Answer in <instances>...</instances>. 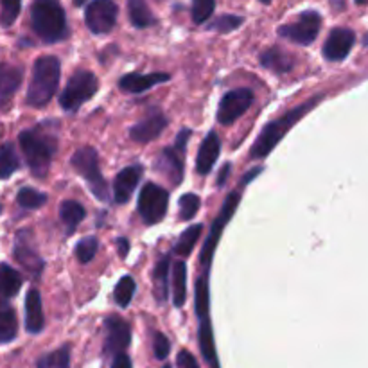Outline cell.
Instances as JSON below:
<instances>
[{
	"label": "cell",
	"instance_id": "1",
	"mask_svg": "<svg viewBox=\"0 0 368 368\" xmlns=\"http://www.w3.org/2000/svg\"><path fill=\"white\" fill-rule=\"evenodd\" d=\"M320 101H322V96H314L313 99L302 103V105L297 106V108L289 110L288 113H284V115L277 119V121L268 122V124L264 126V130L260 131L259 137H257L256 144L251 146L250 159L257 160L268 156L270 153L275 149L277 144L284 138V135H288L289 130H291L302 117H306L307 113H309L314 106L318 105Z\"/></svg>",
	"mask_w": 368,
	"mask_h": 368
},
{
	"label": "cell",
	"instance_id": "2",
	"mask_svg": "<svg viewBox=\"0 0 368 368\" xmlns=\"http://www.w3.org/2000/svg\"><path fill=\"white\" fill-rule=\"evenodd\" d=\"M31 24L45 43L61 42L68 36V25L59 0H34L31 8Z\"/></svg>",
	"mask_w": 368,
	"mask_h": 368
},
{
	"label": "cell",
	"instance_id": "3",
	"mask_svg": "<svg viewBox=\"0 0 368 368\" xmlns=\"http://www.w3.org/2000/svg\"><path fill=\"white\" fill-rule=\"evenodd\" d=\"M61 67L59 59L54 56H43L34 61L33 78H31L29 90H27V105L34 108H42L49 105L54 97L59 84Z\"/></svg>",
	"mask_w": 368,
	"mask_h": 368
},
{
	"label": "cell",
	"instance_id": "4",
	"mask_svg": "<svg viewBox=\"0 0 368 368\" xmlns=\"http://www.w3.org/2000/svg\"><path fill=\"white\" fill-rule=\"evenodd\" d=\"M18 140H20V147L24 151L31 172L36 178H43L49 171L52 156L56 153V138L45 133L43 128H34V130L22 131Z\"/></svg>",
	"mask_w": 368,
	"mask_h": 368
},
{
	"label": "cell",
	"instance_id": "5",
	"mask_svg": "<svg viewBox=\"0 0 368 368\" xmlns=\"http://www.w3.org/2000/svg\"><path fill=\"white\" fill-rule=\"evenodd\" d=\"M71 165L87 180L94 196L101 201L110 200V189L99 168V155L94 147H81L72 155Z\"/></svg>",
	"mask_w": 368,
	"mask_h": 368
},
{
	"label": "cell",
	"instance_id": "6",
	"mask_svg": "<svg viewBox=\"0 0 368 368\" xmlns=\"http://www.w3.org/2000/svg\"><path fill=\"white\" fill-rule=\"evenodd\" d=\"M97 88H99V81H97L96 75L92 72L80 68L72 74L67 87L59 96V105L65 112H78L83 103L92 99Z\"/></svg>",
	"mask_w": 368,
	"mask_h": 368
},
{
	"label": "cell",
	"instance_id": "7",
	"mask_svg": "<svg viewBox=\"0 0 368 368\" xmlns=\"http://www.w3.org/2000/svg\"><path fill=\"white\" fill-rule=\"evenodd\" d=\"M168 205H169V193L165 189H162L160 185L146 184L140 191V196H138V214L140 218L144 219V223L147 225H156V223L162 221L168 214Z\"/></svg>",
	"mask_w": 368,
	"mask_h": 368
},
{
	"label": "cell",
	"instance_id": "8",
	"mask_svg": "<svg viewBox=\"0 0 368 368\" xmlns=\"http://www.w3.org/2000/svg\"><path fill=\"white\" fill-rule=\"evenodd\" d=\"M322 18L316 11H304L293 24H286L279 27V36L298 45H309L316 40L320 33Z\"/></svg>",
	"mask_w": 368,
	"mask_h": 368
},
{
	"label": "cell",
	"instance_id": "9",
	"mask_svg": "<svg viewBox=\"0 0 368 368\" xmlns=\"http://www.w3.org/2000/svg\"><path fill=\"white\" fill-rule=\"evenodd\" d=\"M237 205H239V193H232L230 196L226 198L225 203H223V209H221V212H219L218 218H216V221L212 223V230H210L205 244H203V248H201L200 263H201V266H203V270H209L210 263H212L214 251H216V246H218V243H219V237H221V234H223V228L226 226V223L230 221V218L234 216Z\"/></svg>",
	"mask_w": 368,
	"mask_h": 368
},
{
	"label": "cell",
	"instance_id": "10",
	"mask_svg": "<svg viewBox=\"0 0 368 368\" xmlns=\"http://www.w3.org/2000/svg\"><path fill=\"white\" fill-rule=\"evenodd\" d=\"M119 8L113 0H92L84 11L87 27L94 34H106L115 27Z\"/></svg>",
	"mask_w": 368,
	"mask_h": 368
},
{
	"label": "cell",
	"instance_id": "11",
	"mask_svg": "<svg viewBox=\"0 0 368 368\" xmlns=\"http://www.w3.org/2000/svg\"><path fill=\"white\" fill-rule=\"evenodd\" d=\"M253 103V94L248 88H237L223 96L218 108V121L223 126H230L237 121Z\"/></svg>",
	"mask_w": 368,
	"mask_h": 368
},
{
	"label": "cell",
	"instance_id": "12",
	"mask_svg": "<svg viewBox=\"0 0 368 368\" xmlns=\"http://www.w3.org/2000/svg\"><path fill=\"white\" fill-rule=\"evenodd\" d=\"M354 42H356V34L351 29L338 27V29L331 31L327 42L323 43V56L329 61H341L348 56V52L354 47Z\"/></svg>",
	"mask_w": 368,
	"mask_h": 368
},
{
	"label": "cell",
	"instance_id": "13",
	"mask_svg": "<svg viewBox=\"0 0 368 368\" xmlns=\"http://www.w3.org/2000/svg\"><path fill=\"white\" fill-rule=\"evenodd\" d=\"M106 327V352L119 354L128 348L131 341L130 325L121 316H108L105 322Z\"/></svg>",
	"mask_w": 368,
	"mask_h": 368
},
{
	"label": "cell",
	"instance_id": "14",
	"mask_svg": "<svg viewBox=\"0 0 368 368\" xmlns=\"http://www.w3.org/2000/svg\"><path fill=\"white\" fill-rule=\"evenodd\" d=\"M142 165H130V168H124L117 176H115V182H113V200L117 203H128L131 198V194L135 193L138 182H140V176H142Z\"/></svg>",
	"mask_w": 368,
	"mask_h": 368
},
{
	"label": "cell",
	"instance_id": "15",
	"mask_svg": "<svg viewBox=\"0 0 368 368\" xmlns=\"http://www.w3.org/2000/svg\"><path fill=\"white\" fill-rule=\"evenodd\" d=\"M165 126H168V119L163 117L160 112H155L151 113L149 117L144 119V121L137 122L130 130V137L135 142L147 144L159 138L160 133L165 130Z\"/></svg>",
	"mask_w": 368,
	"mask_h": 368
},
{
	"label": "cell",
	"instance_id": "16",
	"mask_svg": "<svg viewBox=\"0 0 368 368\" xmlns=\"http://www.w3.org/2000/svg\"><path fill=\"white\" fill-rule=\"evenodd\" d=\"M165 81H169V74H163V72H155V74H126L119 81V87H121L122 92L140 94L153 88L155 84L165 83Z\"/></svg>",
	"mask_w": 368,
	"mask_h": 368
},
{
	"label": "cell",
	"instance_id": "17",
	"mask_svg": "<svg viewBox=\"0 0 368 368\" xmlns=\"http://www.w3.org/2000/svg\"><path fill=\"white\" fill-rule=\"evenodd\" d=\"M45 325V316H43L42 295L36 289H31L25 297V329L31 334H38L43 331Z\"/></svg>",
	"mask_w": 368,
	"mask_h": 368
},
{
	"label": "cell",
	"instance_id": "18",
	"mask_svg": "<svg viewBox=\"0 0 368 368\" xmlns=\"http://www.w3.org/2000/svg\"><path fill=\"white\" fill-rule=\"evenodd\" d=\"M219 149H221V144H219V137L216 131H210L205 137V140L201 142L200 151H198V160H196V171L198 175L205 176L212 171L214 163L219 156Z\"/></svg>",
	"mask_w": 368,
	"mask_h": 368
},
{
	"label": "cell",
	"instance_id": "19",
	"mask_svg": "<svg viewBox=\"0 0 368 368\" xmlns=\"http://www.w3.org/2000/svg\"><path fill=\"white\" fill-rule=\"evenodd\" d=\"M156 169L162 172L172 185H180L184 178V162L175 149H163L156 160Z\"/></svg>",
	"mask_w": 368,
	"mask_h": 368
},
{
	"label": "cell",
	"instance_id": "20",
	"mask_svg": "<svg viewBox=\"0 0 368 368\" xmlns=\"http://www.w3.org/2000/svg\"><path fill=\"white\" fill-rule=\"evenodd\" d=\"M22 83V71L8 63H0V106L11 101Z\"/></svg>",
	"mask_w": 368,
	"mask_h": 368
},
{
	"label": "cell",
	"instance_id": "21",
	"mask_svg": "<svg viewBox=\"0 0 368 368\" xmlns=\"http://www.w3.org/2000/svg\"><path fill=\"white\" fill-rule=\"evenodd\" d=\"M260 63L264 68L277 72V74H284L293 68V56L289 54L288 50L281 49V47H272V49L264 50L260 54Z\"/></svg>",
	"mask_w": 368,
	"mask_h": 368
},
{
	"label": "cell",
	"instance_id": "22",
	"mask_svg": "<svg viewBox=\"0 0 368 368\" xmlns=\"http://www.w3.org/2000/svg\"><path fill=\"white\" fill-rule=\"evenodd\" d=\"M15 257H17L18 263L24 266L27 272H33L34 275L42 273L43 263L40 259L36 251L31 248V243L27 239H24V232H20L17 237V244H15Z\"/></svg>",
	"mask_w": 368,
	"mask_h": 368
},
{
	"label": "cell",
	"instance_id": "23",
	"mask_svg": "<svg viewBox=\"0 0 368 368\" xmlns=\"http://www.w3.org/2000/svg\"><path fill=\"white\" fill-rule=\"evenodd\" d=\"M187 297V266L184 260H176L172 266V302L176 307H182Z\"/></svg>",
	"mask_w": 368,
	"mask_h": 368
},
{
	"label": "cell",
	"instance_id": "24",
	"mask_svg": "<svg viewBox=\"0 0 368 368\" xmlns=\"http://www.w3.org/2000/svg\"><path fill=\"white\" fill-rule=\"evenodd\" d=\"M22 275L9 264H0V297L11 298L20 291Z\"/></svg>",
	"mask_w": 368,
	"mask_h": 368
},
{
	"label": "cell",
	"instance_id": "25",
	"mask_svg": "<svg viewBox=\"0 0 368 368\" xmlns=\"http://www.w3.org/2000/svg\"><path fill=\"white\" fill-rule=\"evenodd\" d=\"M84 216H87L84 207L74 200H65L61 203V207H59V218H61V221L67 226L68 234H72L75 230V226L83 221Z\"/></svg>",
	"mask_w": 368,
	"mask_h": 368
},
{
	"label": "cell",
	"instance_id": "26",
	"mask_svg": "<svg viewBox=\"0 0 368 368\" xmlns=\"http://www.w3.org/2000/svg\"><path fill=\"white\" fill-rule=\"evenodd\" d=\"M128 13H130L131 24L137 29H146L155 22V17H153L146 0H128Z\"/></svg>",
	"mask_w": 368,
	"mask_h": 368
},
{
	"label": "cell",
	"instance_id": "27",
	"mask_svg": "<svg viewBox=\"0 0 368 368\" xmlns=\"http://www.w3.org/2000/svg\"><path fill=\"white\" fill-rule=\"evenodd\" d=\"M168 277H169V257L163 256L159 263L155 264L153 270V284H155V298L159 302L165 300L168 297Z\"/></svg>",
	"mask_w": 368,
	"mask_h": 368
},
{
	"label": "cell",
	"instance_id": "28",
	"mask_svg": "<svg viewBox=\"0 0 368 368\" xmlns=\"http://www.w3.org/2000/svg\"><path fill=\"white\" fill-rule=\"evenodd\" d=\"M201 232H203V225H193L189 226L187 230L184 232V234L180 235V239H178V243L175 244V253L176 256H182V257H189L191 256V251L194 250V246H196L198 239H200Z\"/></svg>",
	"mask_w": 368,
	"mask_h": 368
},
{
	"label": "cell",
	"instance_id": "29",
	"mask_svg": "<svg viewBox=\"0 0 368 368\" xmlns=\"http://www.w3.org/2000/svg\"><path fill=\"white\" fill-rule=\"evenodd\" d=\"M18 322L15 311L6 307L0 309V344H9L17 338Z\"/></svg>",
	"mask_w": 368,
	"mask_h": 368
},
{
	"label": "cell",
	"instance_id": "30",
	"mask_svg": "<svg viewBox=\"0 0 368 368\" xmlns=\"http://www.w3.org/2000/svg\"><path fill=\"white\" fill-rule=\"evenodd\" d=\"M20 165L17 151L11 144H4L0 146V180H6L11 175H15Z\"/></svg>",
	"mask_w": 368,
	"mask_h": 368
},
{
	"label": "cell",
	"instance_id": "31",
	"mask_svg": "<svg viewBox=\"0 0 368 368\" xmlns=\"http://www.w3.org/2000/svg\"><path fill=\"white\" fill-rule=\"evenodd\" d=\"M38 368H71V347L63 345L54 352H49L38 360Z\"/></svg>",
	"mask_w": 368,
	"mask_h": 368
},
{
	"label": "cell",
	"instance_id": "32",
	"mask_svg": "<svg viewBox=\"0 0 368 368\" xmlns=\"http://www.w3.org/2000/svg\"><path fill=\"white\" fill-rule=\"evenodd\" d=\"M17 201H18V205L24 207V209L33 210V209H40V207L45 205L47 196L43 193H40V191H34V189H31V187H24L18 191Z\"/></svg>",
	"mask_w": 368,
	"mask_h": 368
},
{
	"label": "cell",
	"instance_id": "33",
	"mask_svg": "<svg viewBox=\"0 0 368 368\" xmlns=\"http://www.w3.org/2000/svg\"><path fill=\"white\" fill-rule=\"evenodd\" d=\"M135 295V281L131 277H122L119 284L115 286V291H113V298L117 302V306L128 307L130 306L131 298Z\"/></svg>",
	"mask_w": 368,
	"mask_h": 368
},
{
	"label": "cell",
	"instance_id": "34",
	"mask_svg": "<svg viewBox=\"0 0 368 368\" xmlns=\"http://www.w3.org/2000/svg\"><path fill=\"white\" fill-rule=\"evenodd\" d=\"M2 11H0V24L9 27L17 22L22 9V0H0Z\"/></svg>",
	"mask_w": 368,
	"mask_h": 368
},
{
	"label": "cell",
	"instance_id": "35",
	"mask_svg": "<svg viewBox=\"0 0 368 368\" xmlns=\"http://www.w3.org/2000/svg\"><path fill=\"white\" fill-rule=\"evenodd\" d=\"M97 248H99V241H97V237L90 235V237L81 239L80 243H78V246H75V256H78L80 263L87 264L96 257Z\"/></svg>",
	"mask_w": 368,
	"mask_h": 368
},
{
	"label": "cell",
	"instance_id": "36",
	"mask_svg": "<svg viewBox=\"0 0 368 368\" xmlns=\"http://www.w3.org/2000/svg\"><path fill=\"white\" fill-rule=\"evenodd\" d=\"M216 0H193V20L194 24H205L212 17Z\"/></svg>",
	"mask_w": 368,
	"mask_h": 368
},
{
	"label": "cell",
	"instance_id": "37",
	"mask_svg": "<svg viewBox=\"0 0 368 368\" xmlns=\"http://www.w3.org/2000/svg\"><path fill=\"white\" fill-rule=\"evenodd\" d=\"M201 201L196 194H184L180 198V218L184 221H189L196 216V212L200 210Z\"/></svg>",
	"mask_w": 368,
	"mask_h": 368
},
{
	"label": "cell",
	"instance_id": "38",
	"mask_svg": "<svg viewBox=\"0 0 368 368\" xmlns=\"http://www.w3.org/2000/svg\"><path fill=\"white\" fill-rule=\"evenodd\" d=\"M243 24V18L241 17H232V15H223L218 20L212 22V29L219 31V33H230V31L237 29L239 25Z\"/></svg>",
	"mask_w": 368,
	"mask_h": 368
},
{
	"label": "cell",
	"instance_id": "39",
	"mask_svg": "<svg viewBox=\"0 0 368 368\" xmlns=\"http://www.w3.org/2000/svg\"><path fill=\"white\" fill-rule=\"evenodd\" d=\"M153 351H155L156 360H165L169 356V351H171V344L169 339L162 334V332H156L155 341H153Z\"/></svg>",
	"mask_w": 368,
	"mask_h": 368
},
{
	"label": "cell",
	"instance_id": "40",
	"mask_svg": "<svg viewBox=\"0 0 368 368\" xmlns=\"http://www.w3.org/2000/svg\"><path fill=\"white\" fill-rule=\"evenodd\" d=\"M176 363H178V368H200L194 356L189 351H182L178 358H176Z\"/></svg>",
	"mask_w": 368,
	"mask_h": 368
},
{
	"label": "cell",
	"instance_id": "41",
	"mask_svg": "<svg viewBox=\"0 0 368 368\" xmlns=\"http://www.w3.org/2000/svg\"><path fill=\"white\" fill-rule=\"evenodd\" d=\"M112 368H131L130 356H126L124 352H119V354H115V358H113Z\"/></svg>",
	"mask_w": 368,
	"mask_h": 368
},
{
	"label": "cell",
	"instance_id": "42",
	"mask_svg": "<svg viewBox=\"0 0 368 368\" xmlns=\"http://www.w3.org/2000/svg\"><path fill=\"white\" fill-rule=\"evenodd\" d=\"M191 137V130H182L180 133H178V137H176V151H185V147H187V138Z\"/></svg>",
	"mask_w": 368,
	"mask_h": 368
},
{
	"label": "cell",
	"instance_id": "43",
	"mask_svg": "<svg viewBox=\"0 0 368 368\" xmlns=\"http://www.w3.org/2000/svg\"><path fill=\"white\" fill-rule=\"evenodd\" d=\"M117 244H119V253H121V257L128 256V251H130V243H128V239L121 237Z\"/></svg>",
	"mask_w": 368,
	"mask_h": 368
},
{
	"label": "cell",
	"instance_id": "44",
	"mask_svg": "<svg viewBox=\"0 0 368 368\" xmlns=\"http://www.w3.org/2000/svg\"><path fill=\"white\" fill-rule=\"evenodd\" d=\"M228 172H230V163H226L225 168H223L221 176H219V178H218V185H219V187H223V184H225V178H226V176H228Z\"/></svg>",
	"mask_w": 368,
	"mask_h": 368
},
{
	"label": "cell",
	"instance_id": "45",
	"mask_svg": "<svg viewBox=\"0 0 368 368\" xmlns=\"http://www.w3.org/2000/svg\"><path fill=\"white\" fill-rule=\"evenodd\" d=\"M84 2H87V0H74V4L75 6H83Z\"/></svg>",
	"mask_w": 368,
	"mask_h": 368
},
{
	"label": "cell",
	"instance_id": "46",
	"mask_svg": "<svg viewBox=\"0 0 368 368\" xmlns=\"http://www.w3.org/2000/svg\"><path fill=\"white\" fill-rule=\"evenodd\" d=\"M260 2H263V4H270L272 0H260Z\"/></svg>",
	"mask_w": 368,
	"mask_h": 368
},
{
	"label": "cell",
	"instance_id": "47",
	"mask_svg": "<svg viewBox=\"0 0 368 368\" xmlns=\"http://www.w3.org/2000/svg\"><path fill=\"white\" fill-rule=\"evenodd\" d=\"M358 4H365V2H367V0H356Z\"/></svg>",
	"mask_w": 368,
	"mask_h": 368
},
{
	"label": "cell",
	"instance_id": "48",
	"mask_svg": "<svg viewBox=\"0 0 368 368\" xmlns=\"http://www.w3.org/2000/svg\"><path fill=\"white\" fill-rule=\"evenodd\" d=\"M163 368H171V367H169V365H165V367H163Z\"/></svg>",
	"mask_w": 368,
	"mask_h": 368
},
{
	"label": "cell",
	"instance_id": "49",
	"mask_svg": "<svg viewBox=\"0 0 368 368\" xmlns=\"http://www.w3.org/2000/svg\"><path fill=\"white\" fill-rule=\"evenodd\" d=\"M159 2H162V0H159Z\"/></svg>",
	"mask_w": 368,
	"mask_h": 368
}]
</instances>
